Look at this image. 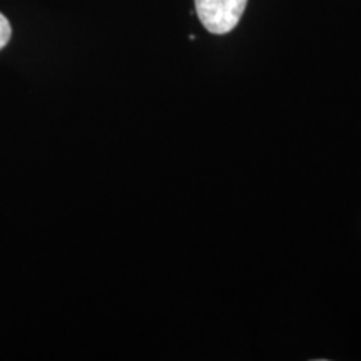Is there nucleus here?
I'll list each match as a JSON object with an SVG mask.
<instances>
[{
  "label": "nucleus",
  "instance_id": "1",
  "mask_svg": "<svg viewBox=\"0 0 361 361\" xmlns=\"http://www.w3.org/2000/svg\"><path fill=\"white\" fill-rule=\"evenodd\" d=\"M246 6L247 0H194L202 27L216 35L229 34L236 29Z\"/></svg>",
  "mask_w": 361,
  "mask_h": 361
},
{
  "label": "nucleus",
  "instance_id": "2",
  "mask_svg": "<svg viewBox=\"0 0 361 361\" xmlns=\"http://www.w3.org/2000/svg\"><path fill=\"white\" fill-rule=\"evenodd\" d=\"M12 35V27L11 22L7 20V17L4 13H0V51L8 44Z\"/></svg>",
  "mask_w": 361,
  "mask_h": 361
}]
</instances>
